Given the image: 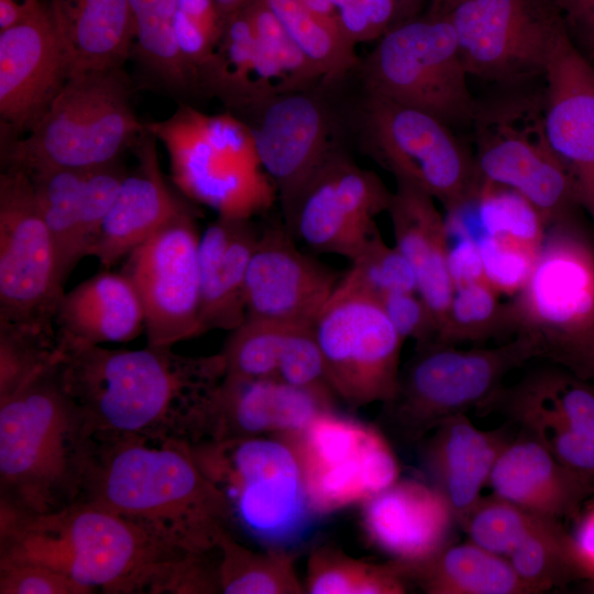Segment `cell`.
<instances>
[{
	"label": "cell",
	"mask_w": 594,
	"mask_h": 594,
	"mask_svg": "<svg viewBox=\"0 0 594 594\" xmlns=\"http://www.w3.org/2000/svg\"><path fill=\"white\" fill-rule=\"evenodd\" d=\"M63 383L96 439L136 437L196 444L211 437L222 355L186 356L172 348L92 345L62 353Z\"/></svg>",
	"instance_id": "obj_1"
},
{
	"label": "cell",
	"mask_w": 594,
	"mask_h": 594,
	"mask_svg": "<svg viewBox=\"0 0 594 594\" xmlns=\"http://www.w3.org/2000/svg\"><path fill=\"white\" fill-rule=\"evenodd\" d=\"M97 441L77 502L113 512L189 553H213L233 534L227 504L189 443L136 437Z\"/></svg>",
	"instance_id": "obj_2"
},
{
	"label": "cell",
	"mask_w": 594,
	"mask_h": 594,
	"mask_svg": "<svg viewBox=\"0 0 594 594\" xmlns=\"http://www.w3.org/2000/svg\"><path fill=\"white\" fill-rule=\"evenodd\" d=\"M187 554L85 502L42 515L0 510V565H45L95 591L156 594L173 564Z\"/></svg>",
	"instance_id": "obj_3"
},
{
	"label": "cell",
	"mask_w": 594,
	"mask_h": 594,
	"mask_svg": "<svg viewBox=\"0 0 594 594\" xmlns=\"http://www.w3.org/2000/svg\"><path fill=\"white\" fill-rule=\"evenodd\" d=\"M61 361L0 398V510L48 514L80 496L98 441Z\"/></svg>",
	"instance_id": "obj_4"
},
{
	"label": "cell",
	"mask_w": 594,
	"mask_h": 594,
	"mask_svg": "<svg viewBox=\"0 0 594 594\" xmlns=\"http://www.w3.org/2000/svg\"><path fill=\"white\" fill-rule=\"evenodd\" d=\"M195 459L222 495L232 529L265 549L301 542L317 514L290 442L278 436L207 440L191 444Z\"/></svg>",
	"instance_id": "obj_5"
},
{
	"label": "cell",
	"mask_w": 594,
	"mask_h": 594,
	"mask_svg": "<svg viewBox=\"0 0 594 594\" xmlns=\"http://www.w3.org/2000/svg\"><path fill=\"white\" fill-rule=\"evenodd\" d=\"M119 68L72 75L35 125L2 145L4 166L90 169L118 161L144 131Z\"/></svg>",
	"instance_id": "obj_6"
},
{
	"label": "cell",
	"mask_w": 594,
	"mask_h": 594,
	"mask_svg": "<svg viewBox=\"0 0 594 594\" xmlns=\"http://www.w3.org/2000/svg\"><path fill=\"white\" fill-rule=\"evenodd\" d=\"M145 127L164 145L177 188L218 216L252 219L276 200V187L242 119L182 105L168 118Z\"/></svg>",
	"instance_id": "obj_7"
},
{
	"label": "cell",
	"mask_w": 594,
	"mask_h": 594,
	"mask_svg": "<svg viewBox=\"0 0 594 594\" xmlns=\"http://www.w3.org/2000/svg\"><path fill=\"white\" fill-rule=\"evenodd\" d=\"M542 355L540 339L524 333L492 348L418 346L400 369L394 397L383 404V420L400 440L421 441L454 415L474 408L481 413L509 372Z\"/></svg>",
	"instance_id": "obj_8"
},
{
	"label": "cell",
	"mask_w": 594,
	"mask_h": 594,
	"mask_svg": "<svg viewBox=\"0 0 594 594\" xmlns=\"http://www.w3.org/2000/svg\"><path fill=\"white\" fill-rule=\"evenodd\" d=\"M473 125L480 177L525 198L547 228L574 217L576 185L549 141L543 96L513 94L479 105Z\"/></svg>",
	"instance_id": "obj_9"
},
{
	"label": "cell",
	"mask_w": 594,
	"mask_h": 594,
	"mask_svg": "<svg viewBox=\"0 0 594 594\" xmlns=\"http://www.w3.org/2000/svg\"><path fill=\"white\" fill-rule=\"evenodd\" d=\"M362 76L366 91L430 113L449 127L473 123L479 108L447 15L394 25L364 61Z\"/></svg>",
	"instance_id": "obj_10"
},
{
	"label": "cell",
	"mask_w": 594,
	"mask_h": 594,
	"mask_svg": "<svg viewBox=\"0 0 594 594\" xmlns=\"http://www.w3.org/2000/svg\"><path fill=\"white\" fill-rule=\"evenodd\" d=\"M360 135L366 155L396 182L426 191L444 210L466 197L480 178L474 157L448 124L383 96L366 91Z\"/></svg>",
	"instance_id": "obj_11"
},
{
	"label": "cell",
	"mask_w": 594,
	"mask_h": 594,
	"mask_svg": "<svg viewBox=\"0 0 594 594\" xmlns=\"http://www.w3.org/2000/svg\"><path fill=\"white\" fill-rule=\"evenodd\" d=\"M514 332L552 360L594 332V244L574 217L547 228L531 273L509 301Z\"/></svg>",
	"instance_id": "obj_12"
},
{
	"label": "cell",
	"mask_w": 594,
	"mask_h": 594,
	"mask_svg": "<svg viewBox=\"0 0 594 594\" xmlns=\"http://www.w3.org/2000/svg\"><path fill=\"white\" fill-rule=\"evenodd\" d=\"M444 15L469 75L505 85L544 76L569 32L557 0H457Z\"/></svg>",
	"instance_id": "obj_13"
},
{
	"label": "cell",
	"mask_w": 594,
	"mask_h": 594,
	"mask_svg": "<svg viewBox=\"0 0 594 594\" xmlns=\"http://www.w3.org/2000/svg\"><path fill=\"white\" fill-rule=\"evenodd\" d=\"M314 329L337 397L352 407L394 397L404 340L377 298L337 286Z\"/></svg>",
	"instance_id": "obj_14"
},
{
	"label": "cell",
	"mask_w": 594,
	"mask_h": 594,
	"mask_svg": "<svg viewBox=\"0 0 594 594\" xmlns=\"http://www.w3.org/2000/svg\"><path fill=\"white\" fill-rule=\"evenodd\" d=\"M63 285L30 175L4 166L0 174V322L55 331Z\"/></svg>",
	"instance_id": "obj_15"
},
{
	"label": "cell",
	"mask_w": 594,
	"mask_h": 594,
	"mask_svg": "<svg viewBox=\"0 0 594 594\" xmlns=\"http://www.w3.org/2000/svg\"><path fill=\"white\" fill-rule=\"evenodd\" d=\"M283 438L297 454L317 515L364 503L398 480L399 465L384 435L333 409Z\"/></svg>",
	"instance_id": "obj_16"
},
{
	"label": "cell",
	"mask_w": 594,
	"mask_h": 594,
	"mask_svg": "<svg viewBox=\"0 0 594 594\" xmlns=\"http://www.w3.org/2000/svg\"><path fill=\"white\" fill-rule=\"evenodd\" d=\"M199 239L187 209L128 255L121 273L141 299L148 345L173 348L202 333Z\"/></svg>",
	"instance_id": "obj_17"
},
{
	"label": "cell",
	"mask_w": 594,
	"mask_h": 594,
	"mask_svg": "<svg viewBox=\"0 0 594 594\" xmlns=\"http://www.w3.org/2000/svg\"><path fill=\"white\" fill-rule=\"evenodd\" d=\"M393 191L372 170L333 150L297 198L284 223L312 250L353 260L377 230Z\"/></svg>",
	"instance_id": "obj_18"
},
{
	"label": "cell",
	"mask_w": 594,
	"mask_h": 594,
	"mask_svg": "<svg viewBox=\"0 0 594 594\" xmlns=\"http://www.w3.org/2000/svg\"><path fill=\"white\" fill-rule=\"evenodd\" d=\"M518 425L559 462L594 480V386L564 367H542L503 387L482 410Z\"/></svg>",
	"instance_id": "obj_19"
},
{
	"label": "cell",
	"mask_w": 594,
	"mask_h": 594,
	"mask_svg": "<svg viewBox=\"0 0 594 594\" xmlns=\"http://www.w3.org/2000/svg\"><path fill=\"white\" fill-rule=\"evenodd\" d=\"M243 110L286 220L304 187L334 150L329 111L308 90L262 99Z\"/></svg>",
	"instance_id": "obj_20"
},
{
	"label": "cell",
	"mask_w": 594,
	"mask_h": 594,
	"mask_svg": "<svg viewBox=\"0 0 594 594\" xmlns=\"http://www.w3.org/2000/svg\"><path fill=\"white\" fill-rule=\"evenodd\" d=\"M72 76L55 11L38 6L0 31V118L14 138L28 133ZM12 140V139H11Z\"/></svg>",
	"instance_id": "obj_21"
},
{
	"label": "cell",
	"mask_w": 594,
	"mask_h": 594,
	"mask_svg": "<svg viewBox=\"0 0 594 594\" xmlns=\"http://www.w3.org/2000/svg\"><path fill=\"white\" fill-rule=\"evenodd\" d=\"M342 275L302 253L284 221L260 231L250 261L246 317L284 324H314Z\"/></svg>",
	"instance_id": "obj_22"
},
{
	"label": "cell",
	"mask_w": 594,
	"mask_h": 594,
	"mask_svg": "<svg viewBox=\"0 0 594 594\" xmlns=\"http://www.w3.org/2000/svg\"><path fill=\"white\" fill-rule=\"evenodd\" d=\"M544 78L549 141L571 173L581 207L594 223V64L569 32L556 47Z\"/></svg>",
	"instance_id": "obj_23"
},
{
	"label": "cell",
	"mask_w": 594,
	"mask_h": 594,
	"mask_svg": "<svg viewBox=\"0 0 594 594\" xmlns=\"http://www.w3.org/2000/svg\"><path fill=\"white\" fill-rule=\"evenodd\" d=\"M455 516L431 484L397 480L363 503L367 539L393 560H424L451 542Z\"/></svg>",
	"instance_id": "obj_24"
},
{
	"label": "cell",
	"mask_w": 594,
	"mask_h": 594,
	"mask_svg": "<svg viewBox=\"0 0 594 594\" xmlns=\"http://www.w3.org/2000/svg\"><path fill=\"white\" fill-rule=\"evenodd\" d=\"M156 138L146 129L134 142L138 165L128 173L118 198L89 250L108 268L187 210L161 172Z\"/></svg>",
	"instance_id": "obj_25"
},
{
	"label": "cell",
	"mask_w": 594,
	"mask_h": 594,
	"mask_svg": "<svg viewBox=\"0 0 594 594\" xmlns=\"http://www.w3.org/2000/svg\"><path fill=\"white\" fill-rule=\"evenodd\" d=\"M513 437L506 427L484 431L465 414H458L422 439V462L430 484L447 499L460 528L481 499L497 458Z\"/></svg>",
	"instance_id": "obj_26"
},
{
	"label": "cell",
	"mask_w": 594,
	"mask_h": 594,
	"mask_svg": "<svg viewBox=\"0 0 594 594\" xmlns=\"http://www.w3.org/2000/svg\"><path fill=\"white\" fill-rule=\"evenodd\" d=\"M487 485L496 496L556 520L575 519L594 494V480L559 462L522 430L501 452Z\"/></svg>",
	"instance_id": "obj_27"
},
{
	"label": "cell",
	"mask_w": 594,
	"mask_h": 594,
	"mask_svg": "<svg viewBox=\"0 0 594 594\" xmlns=\"http://www.w3.org/2000/svg\"><path fill=\"white\" fill-rule=\"evenodd\" d=\"M331 409L333 405L277 378L224 375L213 396L209 440L293 435Z\"/></svg>",
	"instance_id": "obj_28"
},
{
	"label": "cell",
	"mask_w": 594,
	"mask_h": 594,
	"mask_svg": "<svg viewBox=\"0 0 594 594\" xmlns=\"http://www.w3.org/2000/svg\"><path fill=\"white\" fill-rule=\"evenodd\" d=\"M260 231L251 219L220 217L198 245L199 321L202 333L240 326L246 318L245 285Z\"/></svg>",
	"instance_id": "obj_29"
},
{
	"label": "cell",
	"mask_w": 594,
	"mask_h": 594,
	"mask_svg": "<svg viewBox=\"0 0 594 594\" xmlns=\"http://www.w3.org/2000/svg\"><path fill=\"white\" fill-rule=\"evenodd\" d=\"M61 353L128 342L144 327L141 299L123 273L101 272L61 296L54 317Z\"/></svg>",
	"instance_id": "obj_30"
},
{
	"label": "cell",
	"mask_w": 594,
	"mask_h": 594,
	"mask_svg": "<svg viewBox=\"0 0 594 594\" xmlns=\"http://www.w3.org/2000/svg\"><path fill=\"white\" fill-rule=\"evenodd\" d=\"M387 212L395 246L410 264L417 293L435 314L440 329L454 290L444 216L432 196L404 182H396Z\"/></svg>",
	"instance_id": "obj_31"
},
{
	"label": "cell",
	"mask_w": 594,
	"mask_h": 594,
	"mask_svg": "<svg viewBox=\"0 0 594 594\" xmlns=\"http://www.w3.org/2000/svg\"><path fill=\"white\" fill-rule=\"evenodd\" d=\"M397 562L406 579L428 594H532L507 558L472 541L450 542L420 561Z\"/></svg>",
	"instance_id": "obj_32"
},
{
	"label": "cell",
	"mask_w": 594,
	"mask_h": 594,
	"mask_svg": "<svg viewBox=\"0 0 594 594\" xmlns=\"http://www.w3.org/2000/svg\"><path fill=\"white\" fill-rule=\"evenodd\" d=\"M55 10L67 47L72 75L119 68L134 40L129 0H72Z\"/></svg>",
	"instance_id": "obj_33"
},
{
	"label": "cell",
	"mask_w": 594,
	"mask_h": 594,
	"mask_svg": "<svg viewBox=\"0 0 594 594\" xmlns=\"http://www.w3.org/2000/svg\"><path fill=\"white\" fill-rule=\"evenodd\" d=\"M248 7L255 28L256 48L249 97L242 109L273 96L308 90L321 79L318 69L263 0H251Z\"/></svg>",
	"instance_id": "obj_34"
},
{
	"label": "cell",
	"mask_w": 594,
	"mask_h": 594,
	"mask_svg": "<svg viewBox=\"0 0 594 594\" xmlns=\"http://www.w3.org/2000/svg\"><path fill=\"white\" fill-rule=\"evenodd\" d=\"M86 170L56 167L26 172L53 241L63 284L76 264L87 256L81 233V193Z\"/></svg>",
	"instance_id": "obj_35"
},
{
	"label": "cell",
	"mask_w": 594,
	"mask_h": 594,
	"mask_svg": "<svg viewBox=\"0 0 594 594\" xmlns=\"http://www.w3.org/2000/svg\"><path fill=\"white\" fill-rule=\"evenodd\" d=\"M218 576L226 594H300L305 586L289 550L254 551L226 535L218 547Z\"/></svg>",
	"instance_id": "obj_36"
},
{
	"label": "cell",
	"mask_w": 594,
	"mask_h": 594,
	"mask_svg": "<svg viewBox=\"0 0 594 594\" xmlns=\"http://www.w3.org/2000/svg\"><path fill=\"white\" fill-rule=\"evenodd\" d=\"M506 558L532 594L584 582L572 536L560 520L544 518Z\"/></svg>",
	"instance_id": "obj_37"
},
{
	"label": "cell",
	"mask_w": 594,
	"mask_h": 594,
	"mask_svg": "<svg viewBox=\"0 0 594 594\" xmlns=\"http://www.w3.org/2000/svg\"><path fill=\"white\" fill-rule=\"evenodd\" d=\"M286 32L315 65L324 82L342 79L358 64L352 44L338 19L308 11L296 0H263Z\"/></svg>",
	"instance_id": "obj_38"
},
{
	"label": "cell",
	"mask_w": 594,
	"mask_h": 594,
	"mask_svg": "<svg viewBox=\"0 0 594 594\" xmlns=\"http://www.w3.org/2000/svg\"><path fill=\"white\" fill-rule=\"evenodd\" d=\"M407 583L395 560L374 564L322 546L309 557L305 590L311 594H403Z\"/></svg>",
	"instance_id": "obj_39"
},
{
	"label": "cell",
	"mask_w": 594,
	"mask_h": 594,
	"mask_svg": "<svg viewBox=\"0 0 594 594\" xmlns=\"http://www.w3.org/2000/svg\"><path fill=\"white\" fill-rule=\"evenodd\" d=\"M255 48V28L246 4L226 19L220 41L198 82L230 106L242 109L249 97Z\"/></svg>",
	"instance_id": "obj_40"
},
{
	"label": "cell",
	"mask_w": 594,
	"mask_h": 594,
	"mask_svg": "<svg viewBox=\"0 0 594 594\" xmlns=\"http://www.w3.org/2000/svg\"><path fill=\"white\" fill-rule=\"evenodd\" d=\"M501 295L487 280L455 286L436 342L481 343L514 332L509 302Z\"/></svg>",
	"instance_id": "obj_41"
},
{
	"label": "cell",
	"mask_w": 594,
	"mask_h": 594,
	"mask_svg": "<svg viewBox=\"0 0 594 594\" xmlns=\"http://www.w3.org/2000/svg\"><path fill=\"white\" fill-rule=\"evenodd\" d=\"M136 52L145 68L163 84L184 90L196 82L179 53L173 21L160 8V0H129Z\"/></svg>",
	"instance_id": "obj_42"
},
{
	"label": "cell",
	"mask_w": 594,
	"mask_h": 594,
	"mask_svg": "<svg viewBox=\"0 0 594 594\" xmlns=\"http://www.w3.org/2000/svg\"><path fill=\"white\" fill-rule=\"evenodd\" d=\"M294 326L249 318L232 329L220 354L226 376L276 378L287 336Z\"/></svg>",
	"instance_id": "obj_43"
},
{
	"label": "cell",
	"mask_w": 594,
	"mask_h": 594,
	"mask_svg": "<svg viewBox=\"0 0 594 594\" xmlns=\"http://www.w3.org/2000/svg\"><path fill=\"white\" fill-rule=\"evenodd\" d=\"M62 359L56 331L0 322V398L16 392Z\"/></svg>",
	"instance_id": "obj_44"
},
{
	"label": "cell",
	"mask_w": 594,
	"mask_h": 594,
	"mask_svg": "<svg viewBox=\"0 0 594 594\" xmlns=\"http://www.w3.org/2000/svg\"><path fill=\"white\" fill-rule=\"evenodd\" d=\"M338 287L378 299L391 293L417 292V282L405 256L395 245H388L377 229L351 260Z\"/></svg>",
	"instance_id": "obj_45"
},
{
	"label": "cell",
	"mask_w": 594,
	"mask_h": 594,
	"mask_svg": "<svg viewBox=\"0 0 594 594\" xmlns=\"http://www.w3.org/2000/svg\"><path fill=\"white\" fill-rule=\"evenodd\" d=\"M544 518L493 494L481 497L462 529L470 541L506 558Z\"/></svg>",
	"instance_id": "obj_46"
},
{
	"label": "cell",
	"mask_w": 594,
	"mask_h": 594,
	"mask_svg": "<svg viewBox=\"0 0 594 594\" xmlns=\"http://www.w3.org/2000/svg\"><path fill=\"white\" fill-rule=\"evenodd\" d=\"M276 378L334 405L337 396L327 377L314 324L294 326L290 329L279 358Z\"/></svg>",
	"instance_id": "obj_47"
},
{
	"label": "cell",
	"mask_w": 594,
	"mask_h": 594,
	"mask_svg": "<svg viewBox=\"0 0 594 594\" xmlns=\"http://www.w3.org/2000/svg\"><path fill=\"white\" fill-rule=\"evenodd\" d=\"M473 242L486 280L502 295L515 296L528 279L539 249L494 238H480Z\"/></svg>",
	"instance_id": "obj_48"
},
{
	"label": "cell",
	"mask_w": 594,
	"mask_h": 594,
	"mask_svg": "<svg viewBox=\"0 0 594 594\" xmlns=\"http://www.w3.org/2000/svg\"><path fill=\"white\" fill-rule=\"evenodd\" d=\"M127 174L119 161L86 170L81 193V233L86 255L112 209Z\"/></svg>",
	"instance_id": "obj_49"
},
{
	"label": "cell",
	"mask_w": 594,
	"mask_h": 594,
	"mask_svg": "<svg viewBox=\"0 0 594 594\" xmlns=\"http://www.w3.org/2000/svg\"><path fill=\"white\" fill-rule=\"evenodd\" d=\"M378 300L404 341H415L416 348L437 341L439 322L417 292L391 293Z\"/></svg>",
	"instance_id": "obj_50"
},
{
	"label": "cell",
	"mask_w": 594,
	"mask_h": 594,
	"mask_svg": "<svg viewBox=\"0 0 594 594\" xmlns=\"http://www.w3.org/2000/svg\"><path fill=\"white\" fill-rule=\"evenodd\" d=\"M96 591L52 568L35 563L0 565L1 594H90Z\"/></svg>",
	"instance_id": "obj_51"
},
{
	"label": "cell",
	"mask_w": 594,
	"mask_h": 594,
	"mask_svg": "<svg viewBox=\"0 0 594 594\" xmlns=\"http://www.w3.org/2000/svg\"><path fill=\"white\" fill-rule=\"evenodd\" d=\"M448 264L453 285L486 280L475 243L464 237H449Z\"/></svg>",
	"instance_id": "obj_52"
},
{
	"label": "cell",
	"mask_w": 594,
	"mask_h": 594,
	"mask_svg": "<svg viewBox=\"0 0 594 594\" xmlns=\"http://www.w3.org/2000/svg\"><path fill=\"white\" fill-rule=\"evenodd\" d=\"M584 504L576 519L573 546L584 582L594 590V499Z\"/></svg>",
	"instance_id": "obj_53"
},
{
	"label": "cell",
	"mask_w": 594,
	"mask_h": 594,
	"mask_svg": "<svg viewBox=\"0 0 594 594\" xmlns=\"http://www.w3.org/2000/svg\"><path fill=\"white\" fill-rule=\"evenodd\" d=\"M569 33L579 50L594 64V0L564 14Z\"/></svg>",
	"instance_id": "obj_54"
},
{
	"label": "cell",
	"mask_w": 594,
	"mask_h": 594,
	"mask_svg": "<svg viewBox=\"0 0 594 594\" xmlns=\"http://www.w3.org/2000/svg\"><path fill=\"white\" fill-rule=\"evenodd\" d=\"M551 361L583 380L594 381V332Z\"/></svg>",
	"instance_id": "obj_55"
},
{
	"label": "cell",
	"mask_w": 594,
	"mask_h": 594,
	"mask_svg": "<svg viewBox=\"0 0 594 594\" xmlns=\"http://www.w3.org/2000/svg\"><path fill=\"white\" fill-rule=\"evenodd\" d=\"M316 15L326 19H338V9L329 0H296Z\"/></svg>",
	"instance_id": "obj_56"
},
{
	"label": "cell",
	"mask_w": 594,
	"mask_h": 594,
	"mask_svg": "<svg viewBox=\"0 0 594 594\" xmlns=\"http://www.w3.org/2000/svg\"><path fill=\"white\" fill-rule=\"evenodd\" d=\"M398 11V23L414 19L416 12L426 0H395Z\"/></svg>",
	"instance_id": "obj_57"
},
{
	"label": "cell",
	"mask_w": 594,
	"mask_h": 594,
	"mask_svg": "<svg viewBox=\"0 0 594 594\" xmlns=\"http://www.w3.org/2000/svg\"><path fill=\"white\" fill-rule=\"evenodd\" d=\"M457 0H431V8L429 14L431 15H444Z\"/></svg>",
	"instance_id": "obj_58"
},
{
	"label": "cell",
	"mask_w": 594,
	"mask_h": 594,
	"mask_svg": "<svg viewBox=\"0 0 594 594\" xmlns=\"http://www.w3.org/2000/svg\"><path fill=\"white\" fill-rule=\"evenodd\" d=\"M563 14L565 13H569L584 4H586L587 2H590L591 0H557Z\"/></svg>",
	"instance_id": "obj_59"
},
{
	"label": "cell",
	"mask_w": 594,
	"mask_h": 594,
	"mask_svg": "<svg viewBox=\"0 0 594 594\" xmlns=\"http://www.w3.org/2000/svg\"><path fill=\"white\" fill-rule=\"evenodd\" d=\"M337 9L342 7L344 3H346L349 0H329Z\"/></svg>",
	"instance_id": "obj_60"
}]
</instances>
